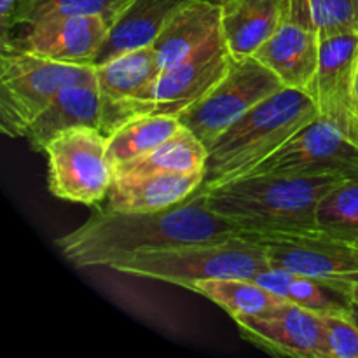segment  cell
Returning a JSON list of instances; mask_svg holds the SVG:
<instances>
[{"label":"cell","instance_id":"cell-16","mask_svg":"<svg viewBox=\"0 0 358 358\" xmlns=\"http://www.w3.org/2000/svg\"><path fill=\"white\" fill-rule=\"evenodd\" d=\"M205 182V170L187 173L115 175L107 196V208L119 212H154L191 198Z\"/></svg>","mask_w":358,"mask_h":358},{"label":"cell","instance_id":"cell-34","mask_svg":"<svg viewBox=\"0 0 358 358\" xmlns=\"http://www.w3.org/2000/svg\"><path fill=\"white\" fill-rule=\"evenodd\" d=\"M357 243H358V241H357Z\"/></svg>","mask_w":358,"mask_h":358},{"label":"cell","instance_id":"cell-4","mask_svg":"<svg viewBox=\"0 0 358 358\" xmlns=\"http://www.w3.org/2000/svg\"><path fill=\"white\" fill-rule=\"evenodd\" d=\"M266 248L238 233L227 240L201 241L136 254L110 269L122 275L156 280L191 290L196 282L213 278H252L269 268Z\"/></svg>","mask_w":358,"mask_h":358},{"label":"cell","instance_id":"cell-22","mask_svg":"<svg viewBox=\"0 0 358 358\" xmlns=\"http://www.w3.org/2000/svg\"><path fill=\"white\" fill-rule=\"evenodd\" d=\"M206 157H208V147L194 133L182 126L180 131L175 133L156 149L115 166V175L157 173V171L187 173V171L205 170Z\"/></svg>","mask_w":358,"mask_h":358},{"label":"cell","instance_id":"cell-11","mask_svg":"<svg viewBox=\"0 0 358 358\" xmlns=\"http://www.w3.org/2000/svg\"><path fill=\"white\" fill-rule=\"evenodd\" d=\"M320 37L310 0H280L276 27L255 58L271 69L287 87L313 93Z\"/></svg>","mask_w":358,"mask_h":358},{"label":"cell","instance_id":"cell-21","mask_svg":"<svg viewBox=\"0 0 358 358\" xmlns=\"http://www.w3.org/2000/svg\"><path fill=\"white\" fill-rule=\"evenodd\" d=\"M280 0H226L220 34L233 58L255 56L276 27Z\"/></svg>","mask_w":358,"mask_h":358},{"label":"cell","instance_id":"cell-6","mask_svg":"<svg viewBox=\"0 0 358 358\" xmlns=\"http://www.w3.org/2000/svg\"><path fill=\"white\" fill-rule=\"evenodd\" d=\"M44 154L52 196L86 206H98L107 199L115 166L101 129L86 126L66 129L45 145Z\"/></svg>","mask_w":358,"mask_h":358},{"label":"cell","instance_id":"cell-24","mask_svg":"<svg viewBox=\"0 0 358 358\" xmlns=\"http://www.w3.org/2000/svg\"><path fill=\"white\" fill-rule=\"evenodd\" d=\"M182 126L177 115L143 114L128 119L107 135L108 157L114 166L128 163L166 142Z\"/></svg>","mask_w":358,"mask_h":358},{"label":"cell","instance_id":"cell-15","mask_svg":"<svg viewBox=\"0 0 358 358\" xmlns=\"http://www.w3.org/2000/svg\"><path fill=\"white\" fill-rule=\"evenodd\" d=\"M110 23L103 16H69L30 24L21 38V48L56 62L94 65L107 41Z\"/></svg>","mask_w":358,"mask_h":358},{"label":"cell","instance_id":"cell-8","mask_svg":"<svg viewBox=\"0 0 358 358\" xmlns=\"http://www.w3.org/2000/svg\"><path fill=\"white\" fill-rule=\"evenodd\" d=\"M266 173L358 178V145L334 124L317 117L247 175Z\"/></svg>","mask_w":358,"mask_h":358},{"label":"cell","instance_id":"cell-5","mask_svg":"<svg viewBox=\"0 0 358 358\" xmlns=\"http://www.w3.org/2000/svg\"><path fill=\"white\" fill-rule=\"evenodd\" d=\"M94 76V65L56 62L16 42L0 48V129L10 138H23L63 87Z\"/></svg>","mask_w":358,"mask_h":358},{"label":"cell","instance_id":"cell-29","mask_svg":"<svg viewBox=\"0 0 358 358\" xmlns=\"http://www.w3.org/2000/svg\"><path fill=\"white\" fill-rule=\"evenodd\" d=\"M21 0H0V27H2V35H0V48H7L13 44L14 38H10V30L14 28V13Z\"/></svg>","mask_w":358,"mask_h":358},{"label":"cell","instance_id":"cell-7","mask_svg":"<svg viewBox=\"0 0 358 358\" xmlns=\"http://www.w3.org/2000/svg\"><path fill=\"white\" fill-rule=\"evenodd\" d=\"M283 87L282 79L255 56H231L224 76L178 119L208 147L245 112Z\"/></svg>","mask_w":358,"mask_h":358},{"label":"cell","instance_id":"cell-33","mask_svg":"<svg viewBox=\"0 0 358 358\" xmlns=\"http://www.w3.org/2000/svg\"><path fill=\"white\" fill-rule=\"evenodd\" d=\"M208 2H213V3H219V6H222V3L226 2V0H208Z\"/></svg>","mask_w":358,"mask_h":358},{"label":"cell","instance_id":"cell-28","mask_svg":"<svg viewBox=\"0 0 358 358\" xmlns=\"http://www.w3.org/2000/svg\"><path fill=\"white\" fill-rule=\"evenodd\" d=\"M327 358H358V325L345 315H320Z\"/></svg>","mask_w":358,"mask_h":358},{"label":"cell","instance_id":"cell-2","mask_svg":"<svg viewBox=\"0 0 358 358\" xmlns=\"http://www.w3.org/2000/svg\"><path fill=\"white\" fill-rule=\"evenodd\" d=\"M339 180L345 178L245 175L201 191L208 208L234 224L240 233H306L318 231V203Z\"/></svg>","mask_w":358,"mask_h":358},{"label":"cell","instance_id":"cell-30","mask_svg":"<svg viewBox=\"0 0 358 358\" xmlns=\"http://www.w3.org/2000/svg\"><path fill=\"white\" fill-rule=\"evenodd\" d=\"M353 91H355V101H357V108H358V55H357V62H355V72H353Z\"/></svg>","mask_w":358,"mask_h":358},{"label":"cell","instance_id":"cell-31","mask_svg":"<svg viewBox=\"0 0 358 358\" xmlns=\"http://www.w3.org/2000/svg\"><path fill=\"white\" fill-rule=\"evenodd\" d=\"M352 318L355 320V324L358 325V304L353 301V310H352Z\"/></svg>","mask_w":358,"mask_h":358},{"label":"cell","instance_id":"cell-19","mask_svg":"<svg viewBox=\"0 0 358 358\" xmlns=\"http://www.w3.org/2000/svg\"><path fill=\"white\" fill-rule=\"evenodd\" d=\"M191 0H129L114 23L94 65L154 44L164 24Z\"/></svg>","mask_w":358,"mask_h":358},{"label":"cell","instance_id":"cell-25","mask_svg":"<svg viewBox=\"0 0 358 358\" xmlns=\"http://www.w3.org/2000/svg\"><path fill=\"white\" fill-rule=\"evenodd\" d=\"M129 0H21L14 13V27L42 23L69 16H103L114 23Z\"/></svg>","mask_w":358,"mask_h":358},{"label":"cell","instance_id":"cell-14","mask_svg":"<svg viewBox=\"0 0 358 358\" xmlns=\"http://www.w3.org/2000/svg\"><path fill=\"white\" fill-rule=\"evenodd\" d=\"M101 105V131L105 135L128 119L129 108L159 76L152 45L133 49L94 65Z\"/></svg>","mask_w":358,"mask_h":358},{"label":"cell","instance_id":"cell-12","mask_svg":"<svg viewBox=\"0 0 358 358\" xmlns=\"http://www.w3.org/2000/svg\"><path fill=\"white\" fill-rule=\"evenodd\" d=\"M358 55V34H343L320 41L313 96L320 117L334 124L358 145V108L353 72Z\"/></svg>","mask_w":358,"mask_h":358},{"label":"cell","instance_id":"cell-1","mask_svg":"<svg viewBox=\"0 0 358 358\" xmlns=\"http://www.w3.org/2000/svg\"><path fill=\"white\" fill-rule=\"evenodd\" d=\"M240 233L208 208L201 187L178 205L154 212L98 208L90 219L56 240L76 268H112L136 254L201 241L227 240Z\"/></svg>","mask_w":358,"mask_h":358},{"label":"cell","instance_id":"cell-26","mask_svg":"<svg viewBox=\"0 0 358 358\" xmlns=\"http://www.w3.org/2000/svg\"><path fill=\"white\" fill-rule=\"evenodd\" d=\"M317 229L346 241H358V178L332 185L317 206Z\"/></svg>","mask_w":358,"mask_h":358},{"label":"cell","instance_id":"cell-10","mask_svg":"<svg viewBox=\"0 0 358 358\" xmlns=\"http://www.w3.org/2000/svg\"><path fill=\"white\" fill-rule=\"evenodd\" d=\"M229 59L231 55L219 31L187 59L161 72L129 108L128 119L143 114L178 117L224 76Z\"/></svg>","mask_w":358,"mask_h":358},{"label":"cell","instance_id":"cell-13","mask_svg":"<svg viewBox=\"0 0 358 358\" xmlns=\"http://www.w3.org/2000/svg\"><path fill=\"white\" fill-rule=\"evenodd\" d=\"M241 338L271 355L327 358L320 315L283 303L261 317L233 318Z\"/></svg>","mask_w":358,"mask_h":358},{"label":"cell","instance_id":"cell-18","mask_svg":"<svg viewBox=\"0 0 358 358\" xmlns=\"http://www.w3.org/2000/svg\"><path fill=\"white\" fill-rule=\"evenodd\" d=\"M222 6L208 0H191L173 14L154 41L159 73L194 55L220 31Z\"/></svg>","mask_w":358,"mask_h":358},{"label":"cell","instance_id":"cell-3","mask_svg":"<svg viewBox=\"0 0 358 358\" xmlns=\"http://www.w3.org/2000/svg\"><path fill=\"white\" fill-rule=\"evenodd\" d=\"M317 117L320 112L306 91L285 86L273 93L210 143L201 189L247 175Z\"/></svg>","mask_w":358,"mask_h":358},{"label":"cell","instance_id":"cell-32","mask_svg":"<svg viewBox=\"0 0 358 358\" xmlns=\"http://www.w3.org/2000/svg\"><path fill=\"white\" fill-rule=\"evenodd\" d=\"M352 296H353V301L358 304V285L352 287Z\"/></svg>","mask_w":358,"mask_h":358},{"label":"cell","instance_id":"cell-23","mask_svg":"<svg viewBox=\"0 0 358 358\" xmlns=\"http://www.w3.org/2000/svg\"><path fill=\"white\" fill-rule=\"evenodd\" d=\"M191 292L206 297L231 318L261 317L289 303L252 278L201 280L191 287Z\"/></svg>","mask_w":358,"mask_h":358},{"label":"cell","instance_id":"cell-20","mask_svg":"<svg viewBox=\"0 0 358 358\" xmlns=\"http://www.w3.org/2000/svg\"><path fill=\"white\" fill-rule=\"evenodd\" d=\"M254 280L282 299L317 315H352L353 296L350 285L297 275L275 266L262 269Z\"/></svg>","mask_w":358,"mask_h":358},{"label":"cell","instance_id":"cell-17","mask_svg":"<svg viewBox=\"0 0 358 358\" xmlns=\"http://www.w3.org/2000/svg\"><path fill=\"white\" fill-rule=\"evenodd\" d=\"M80 126L101 129V105L96 76L84 83L63 87L28 126L23 138L30 142L34 150L44 152L45 145L56 135Z\"/></svg>","mask_w":358,"mask_h":358},{"label":"cell","instance_id":"cell-9","mask_svg":"<svg viewBox=\"0 0 358 358\" xmlns=\"http://www.w3.org/2000/svg\"><path fill=\"white\" fill-rule=\"evenodd\" d=\"M266 248L269 264L325 282L358 285V243L322 231L247 234Z\"/></svg>","mask_w":358,"mask_h":358},{"label":"cell","instance_id":"cell-27","mask_svg":"<svg viewBox=\"0 0 358 358\" xmlns=\"http://www.w3.org/2000/svg\"><path fill=\"white\" fill-rule=\"evenodd\" d=\"M320 41L358 34V0H310Z\"/></svg>","mask_w":358,"mask_h":358}]
</instances>
